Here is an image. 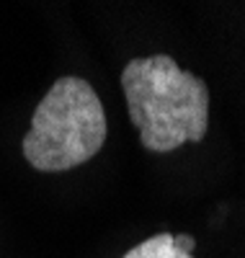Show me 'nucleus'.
I'll return each mask as SVG.
<instances>
[{
	"instance_id": "1",
	"label": "nucleus",
	"mask_w": 245,
	"mask_h": 258,
	"mask_svg": "<svg viewBox=\"0 0 245 258\" xmlns=\"http://www.w3.org/2000/svg\"><path fill=\"white\" fill-rule=\"evenodd\" d=\"M129 119L150 153L202 142L209 129V88L170 54L137 57L121 70Z\"/></svg>"
},
{
	"instance_id": "3",
	"label": "nucleus",
	"mask_w": 245,
	"mask_h": 258,
	"mask_svg": "<svg viewBox=\"0 0 245 258\" xmlns=\"http://www.w3.org/2000/svg\"><path fill=\"white\" fill-rule=\"evenodd\" d=\"M196 240L191 235H170V232H158L152 238L142 240L132 250H127L121 258H194Z\"/></svg>"
},
{
	"instance_id": "2",
	"label": "nucleus",
	"mask_w": 245,
	"mask_h": 258,
	"mask_svg": "<svg viewBox=\"0 0 245 258\" xmlns=\"http://www.w3.org/2000/svg\"><path fill=\"white\" fill-rule=\"evenodd\" d=\"M103 142L106 114L98 93L88 80L65 75L34 109L21 153L41 173H62L96 158Z\"/></svg>"
}]
</instances>
